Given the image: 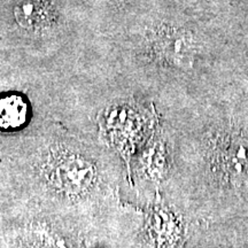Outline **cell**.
Instances as JSON below:
<instances>
[{"mask_svg": "<svg viewBox=\"0 0 248 248\" xmlns=\"http://www.w3.org/2000/svg\"><path fill=\"white\" fill-rule=\"evenodd\" d=\"M45 175L55 190L67 195H82L97 182V170L91 161L75 152H59L46 163Z\"/></svg>", "mask_w": 248, "mask_h": 248, "instance_id": "cell-1", "label": "cell"}, {"mask_svg": "<svg viewBox=\"0 0 248 248\" xmlns=\"http://www.w3.org/2000/svg\"><path fill=\"white\" fill-rule=\"evenodd\" d=\"M154 49L167 63L181 69L191 68L194 61L195 43L191 33L176 28H162L154 39Z\"/></svg>", "mask_w": 248, "mask_h": 248, "instance_id": "cell-2", "label": "cell"}, {"mask_svg": "<svg viewBox=\"0 0 248 248\" xmlns=\"http://www.w3.org/2000/svg\"><path fill=\"white\" fill-rule=\"evenodd\" d=\"M216 164L229 182L248 183V140L232 135L219 142L216 151Z\"/></svg>", "mask_w": 248, "mask_h": 248, "instance_id": "cell-3", "label": "cell"}, {"mask_svg": "<svg viewBox=\"0 0 248 248\" xmlns=\"http://www.w3.org/2000/svg\"><path fill=\"white\" fill-rule=\"evenodd\" d=\"M106 128L116 147L124 155L136 145L138 130H140V119L128 106L113 108L106 116Z\"/></svg>", "mask_w": 248, "mask_h": 248, "instance_id": "cell-4", "label": "cell"}, {"mask_svg": "<svg viewBox=\"0 0 248 248\" xmlns=\"http://www.w3.org/2000/svg\"><path fill=\"white\" fill-rule=\"evenodd\" d=\"M148 230L157 248H173L181 234L175 216L162 207H154L150 213Z\"/></svg>", "mask_w": 248, "mask_h": 248, "instance_id": "cell-5", "label": "cell"}, {"mask_svg": "<svg viewBox=\"0 0 248 248\" xmlns=\"http://www.w3.org/2000/svg\"><path fill=\"white\" fill-rule=\"evenodd\" d=\"M29 106L26 99L18 94H7L0 98V128L15 130L26 124Z\"/></svg>", "mask_w": 248, "mask_h": 248, "instance_id": "cell-6", "label": "cell"}, {"mask_svg": "<svg viewBox=\"0 0 248 248\" xmlns=\"http://www.w3.org/2000/svg\"><path fill=\"white\" fill-rule=\"evenodd\" d=\"M14 13L17 22L26 28L40 26L44 23L46 18L43 5L32 0H26L18 4Z\"/></svg>", "mask_w": 248, "mask_h": 248, "instance_id": "cell-7", "label": "cell"}]
</instances>
